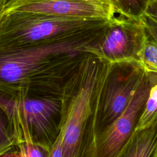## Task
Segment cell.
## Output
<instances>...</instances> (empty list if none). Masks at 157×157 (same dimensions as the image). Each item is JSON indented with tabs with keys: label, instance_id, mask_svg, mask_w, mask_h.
<instances>
[{
	"label": "cell",
	"instance_id": "1",
	"mask_svg": "<svg viewBox=\"0 0 157 157\" xmlns=\"http://www.w3.org/2000/svg\"><path fill=\"white\" fill-rule=\"evenodd\" d=\"M111 23L51 44L0 47V93L13 98L59 97L85 54L102 40Z\"/></svg>",
	"mask_w": 157,
	"mask_h": 157
},
{
	"label": "cell",
	"instance_id": "2",
	"mask_svg": "<svg viewBox=\"0 0 157 157\" xmlns=\"http://www.w3.org/2000/svg\"><path fill=\"white\" fill-rule=\"evenodd\" d=\"M112 63L86 53L59 96V133L49 157H93L100 94Z\"/></svg>",
	"mask_w": 157,
	"mask_h": 157
},
{
	"label": "cell",
	"instance_id": "3",
	"mask_svg": "<svg viewBox=\"0 0 157 157\" xmlns=\"http://www.w3.org/2000/svg\"><path fill=\"white\" fill-rule=\"evenodd\" d=\"M112 18H80L23 11L4 12L0 24V47L44 45L69 40L104 28L111 23Z\"/></svg>",
	"mask_w": 157,
	"mask_h": 157
},
{
	"label": "cell",
	"instance_id": "4",
	"mask_svg": "<svg viewBox=\"0 0 157 157\" xmlns=\"http://www.w3.org/2000/svg\"><path fill=\"white\" fill-rule=\"evenodd\" d=\"M144 73L145 70L139 60L112 63L99 96L95 139L109 128L124 110Z\"/></svg>",
	"mask_w": 157,
	"mask_h": 157
},
{
	"label": "cell",
	"instance_id": "5",
	"mask_svg": "<svg viewBox=\"0 0 157 157\" xmlns=\"http://www.w3.org/2000/svg\"><path fill=\"white\" fill-rule=\"evenodd\" d=\"M157 73L145 71L142 80L128 105L118 118L95 139L93 157H118L135 131Z\"/></svg>",
	"mask_w": 157,
	"mask_h": 157
},
{
	"label": "cell",
	"instance_id": "6",
	"mask_svg": "<svg viewBox=\"0 0 157 157\" xmlns=\"http://www.w3.org/2000/svg\"><path fill=\"white\" fill-rule=\"evenodd\" d=\"M148 33L142 19L113 17L102 40L88 53L110 63L138 60Z\"/></svg>",
	"mask_w": 157,
	"mask_h": 157
},
{
	"label": "cell",
	"instance_id": "7",
	"mask_svg": "<svg viewBox=\"0 0 157 157\" xmlns=\"http://www.w3.org/2000/svg\"><path fill=\"white\" fill-rule=\"evenodd\" d=\"M13 99L28 126L34 142L49 153L59 133V98L41 96L13 98Z\"/></svg>",
	"mask_w": 157,
	"mask_h": 157
},
{
	"label": "cell",
	"instance_id": "8",
	"mask_svg": "<svg viewBox=\"0 0 157 157\" xmlns=\"http://www.w3.org/2000/svg\"><path fill=\"white\" fill-rule=\"evenodd\" d=\"M4 10L80 18L110 19L115 13L110 0H9Z\"/></svg>",
	"mask_w": 157,
	"mask_h": 157
},
{
	"label": "cell",
	"instance_id": "9",
	"mask_svg": "<svg viewBox=\"0 0 157 157\" xmlns=\"http://www.w3.org/2000/svg\"><path fill=\"white\" fill-rule=\"evenodd\" d=\"M157 150V118L134 131L118 157H154Z\"/></svg>",
	"mask_w": 157,
	"mask_h": 157
},
{
	"label": "cell",
	"instance_id": "10",
	"mask_svg": "<svg viewBox=\"0 0 157 157\" xmlns=\"http://www.w3.org/2000/svg\"><path fill=\"white\" fill-rule=\"evenodd\" d=\"M151 1L152 0H115V12L129 18L142 19Z\"/></svg>",
	"mask_w": 157,
	"mask_h": 157
},
{
	"label": "cell",
	"instance_id": "11",
	"mask_svg": "<svg viewBox=\"0 0 157 157\" xmlns=\"http://www.w3.org/2000/svg\"><path fill=\"white\" fill-rule=\"evenodd\" d=\"M138 60L145 71L157 73V40L148 34L139 54Z\"/></svg>",
	"mask_w": 157,
	"mask_h": 157
},
{
	"label": "cell",
	"instance_id": "12",
	"mask_svg": "<svg viewBox=\"0 0 157 157\" xmlns=\"http://www.w3.org/2000/svg\"><path fill=\"white\" fill-rule=\"evenodd\" d=\"M15 147V140L8 118L0 108V156H11Z\"/></svg>",
	"mask_w": 157,
	"mask_h": 157
},
{
	"label": "cell",
	"instance_id": "13",
	"mask_svg": "<svg viewBox=\"0 0 157 157\" xmlns=\"http://www.w3.org/2000/svg\"><path fill=\"white\" fill-rule=\"evenodd\" d=\"M157 118V82L150 88L144 109L137 124L136 129L148 126Z\"/></svg>",
	"mask_w": 157,
	"mask_h": 157
},
{
	"label": "cell",
	"instance_id": "14",
	"mask_svg": "<svg viewBox=\"0 0 157 157\" xmlns=\"http://www.w3.org/2000/svg\"><path fill=\"white\" fill-rule=\"evenodd\" d=\"M142 19L144 23L148 34L153 38L157 40V21L147 15H144Z\"/></svg>",
	"mask_w": 157,
	"mask_h": 157
},
{
	"label": "cell",
	"instance_id": "15",
	"mask_svg": "<svg viewBox=\"0 0 157 157\" xmlns=\"http://www.w3.org/2000/svg\"><path fill=\"white\" fill-rule=\"evenodd\" d=\"M144 15H147L157 21V0H152Z\"/></svg>",
	"mask_w": 157,
	"mask_h": 157
},
{
	"label": "cell",
	"instance_id": "16",
	"mask_svg": "<svg viewBox=\"0 0 157 157\" xmlns=\"http://www.w3.org/2000/svg\"><path fill=\"white\" fill-rule=\"evenodd\" d=\"M4 15V7H0V24L1 23V21L2 20V18Z\"/></svg>",
	"mask_w": 157,
	"mask_h": 157
},
{
	"label": "cell",
	"instance_id": "17",
	"mask_svg": "<svg viewBox=\"0 0 157 157\" xmlns=\"http://www.w3.org/2000/svg\"><path fill=\"white\" fill-rule=\"evenodd\" d=\"M9 0H0V7H4L6 4L9 1Z\"/></svg>",
	"mask_w": 157,
	"mask_h": 157
},
{
	"label": "cell",
	"instance_id": "18",
	"mask_svg": "<svg viewBox=\"0 0 157 157\" xmlns=\"http://www.w3.org/2000/svg\"><path fill=\"white\" fill-rule=\"evenodd\" d=\"M154 157H157V150H156V153H155V154Z\"/></svg>",
	"mask_w": 157,
	"mask_h": 157
},
{
	"label": "cell",
	"instance_id": "19",
	"mask_svg": "<svg viewBox=\"0 0 157 157\" xmlns=\"http://www.w3.org/2000/svg\"><path fill=\"white\" fill-rule=\"evenodd\" d=\"M110 1H113V3H114V2H115V0H110Z\"/></svg>",
	"mask_w": 157,
	"mask_h": 157
}]
</instances>
